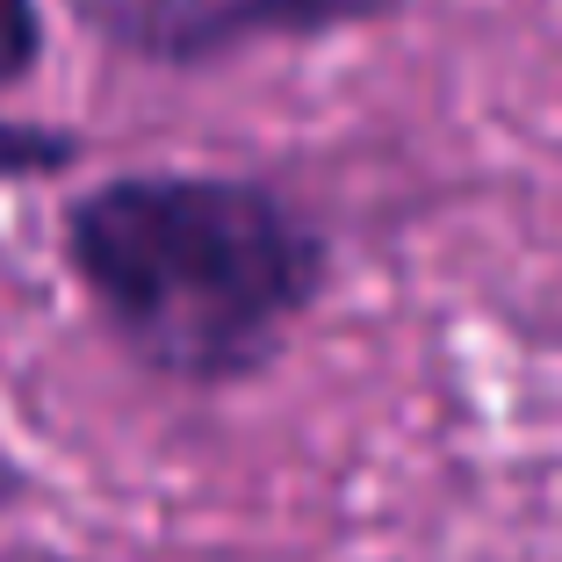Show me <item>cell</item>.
<instances>
[{
  "mask_svg": "<svg viewBox=\"0 0 562 562\" xmlns=\"http://www.w3.org/2000/svg\"><path fill=\"white\" fill-rule=\"evenodd\" d=\"M66 260L109 339L188 390L260 375L331 274L311 216L232 173H116L87 188L66 210Z\"/></svg>",
  "mask_w": 562,
  "mask_h": 562,
  "instance_id": "1",
  "label": "cell"
},
{
  "mask_svg": "<svg viewBox=\"0 0 562 562\" xmlns=\"http://www.w3.org/2000/svg\"><path fill=\"white\" fill-rule=\"evenodd\" d=\"M72 15L123 58L195 72L252 44H303L390 15V0H72Z\"/></svg>",
  "mask_w": 562,
  "mask_h": 562,
  "instance_id": "2",
  "label": "cell"
},
{
  "mask_svg": "<svg viewBox=\"0 0 562 562\" xmlns=\"http://www.w3.org/2000/svg\"><path fill=\"white\" fill-rule=\"evenodd\" d=\"M36 50H44L36 0H0V87H15L22 72L36 66ZM66 159H72V137L0 123V181H8V173H50V166H66Z\"/></svg>",
  "mask_w": 562,
  "mask_h": 562,
  "instance_id": "3",
  "label": "cell"
},
{
  "mask_svg": "<svg viewBox=\"0 0 562 562\" xmlns=\"http://www.w3.org/2000/svg\"><path fill=\"white\" fill-rule=\"evenodd\" d=\"M15 497H22V476H15V469H8V462H0V513H8Z\"/></svg>",
  "mask_w": 562,
  "mask_h": 562,
  "instance_id": "4",
  "label": "cell"
}]
</instances>
